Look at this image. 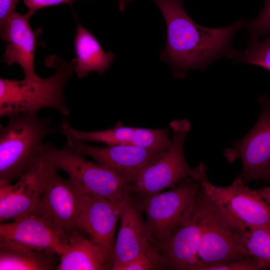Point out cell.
<instances>
[{"label": "cell", "instance_id": "cell-22", "mask_svg": "<svg viewBox=\"0 0 270 270\" xmlns=\"http://www.w3.org/2000/svg\"><path fill=\"white\" fill-rule=\"evenodd\" d=\"M245 248L265 269L270 270V229L254 227L243 231Z\"/></svg>", "mask_w": 270, "mask_h": 270}, {"label": "cell", "instance_id": "cell-6", "mask_svg": "<svg viewBox=\"0 0 270 270\" xmlns=\"http://www.w3.org/2000/svg\"><path fill=\"white\" fill-rule=\"evenodd\" d=\"M202 188V180H182L174 188L152 195H142L138 205L146 215V222L155 246L160 252L172 232L191 214Z\"/></svg>", "mask_w": 270, "mask_h": 270}, {"label": "cell", "instance_id": "cell-12", "mask_svg": "<svg viewBox=\"0 0 270 270\" xmlns=\"http://www.w3.org/2000/svg\"><path fill=\"white\" fill-rule=\"evenodd\" d=\"M0 240L60 256L70 248L66 232L38 212L12 222L0 223Z\"/></svg>", "mask_w": 270, "mask_h": 270}, {"label": "cell", "instance_id": "cell-26", "mask_svg": "<svg viewBox=\"0 0 270 270\" xmlns=\"http://www.w3.org/2000/svg\"><path fill=\"white\" fill-rule=\"evenodd\" d=\"M156 270V266L146 254H141L128 262L118 266L115 270Z\"/></svg>", "mask_w": 270, "mask_h": 270}, {"label": "cell", "instance_id": "cell-20", "mask_svg": "<svg viewBox=\"0 0 270 270\" xmlns=\"http://www.w3.org/2000/svg\"><path fill=\"white\" fill-rule=\"evenodd\" d=\"M74 46L76 56L74 72L78 78H82L92 72H104L114 59V54L111 52H106L96 38L79 23L76 26Z\"/></svg>", "mask_w": 270, "mask_h": 270}, {"label": "cell", "instance_id": "cell-15", "mask_svg": "<svg viewBox=\"0 0 270 270\" xmlns=\"http://www.w3.org/2000/svg\"><path fill=\"white\" fill-rule=\"evenodd\" d=\"M59 128L67 140L84 142H98L108 145H132L158 152L167 151L172 144L167 128H132L118 124L112 128L86 132L74 128L65 117L63 118Z\"/></svg>", "mask_w": 270, "mask_h": 270}, {"label": "cell", "instance_id": "cell-16", "mask_svg": "<svg viewBox=\"0 0 270 270\" xmlns=\"http://www.w3.org/2000/svg\"><path fill=\"white\" fill-rule=\"evenodd\" d=\"M45 163L41 161L14 183H0V222L36 212L44 188Z\"/></svg>", "mask_w": 270, "mask_h": 270}, {"label": "cell", "instance_id": "cell-19", "mask_svg": "<svg viewBox=\"0 0 270 270\" xmlns=\"http://www.w3.org/2000/svg\"><path fill=\"white\" fill-rule=\"evenodd\" d=\"M69 250L60 257L56 270H111L112 264L100 248L80 231L68 238Z\"/></svg>", "mask_w": 270, "mask_h": 270}, {"label": "cell", "instance_id": "cell-10", "mask_svg": "<svg viewBox=\"0 0 270 270\" xmlns=\"http://www.w3.org/2000/svg\"><path fill=\"white\" fill-rule=\"evenodd\" d=\"M44 162V188L36 212L49 218L69 238L72 233L79 231L77 220L88 193L70 178H62L57 170Z\"/></svg>", "mask_w": 270, "mask_h": 270}, {"label": "cell", "instance_id": "cell-13", "mask_svg": "<svg viewBox=\"0 0 270 270\" xmlns=\"http://www.w3.org/2000/svg\"><path fill=\"white\" fill-rule=\"evenodd\" d=\"M67 146L97 162L104 165L122 175L132 184L142 172L162 157L166 151L158 152L132 145L92 146L76 140H67Z\"/></svg>", "mask_w": 270, "mask_h": 270}, {"label": "cell", "instance_id": "cell-18", "mask_svg": "<svg viewBox=\"0 0 270 270\" xmlns=\"http://www.w3.org/2000/svg\"><path fill=\"white\" fill-rule=\"evenodd\" d=\"M201 231L200 215L196 202L190 217L174 229L160 252V268L196 270Z\"/></svg>", "mask_w": 270, "mask_h": 270}, {"label": "cell", "instance_id": "cell-5", "mask_svg": "<svg viewBox=\"0 0 270 270\" xmlns=\"http://www.w3.org/2000/svg\"><path fill=\"white\" fill-rule=\"evenodd\" d=\"M40 159L56 170L66 172L86 192L110 200L122 201L128 192L129 183L112 169L86 160L66 145L59 148L52 143L42 146Z\"/></svg>", "mask_w": 270, "mask_h": 270}, {"label": "cell", "instance_id": "cell-8", "mask_svg": "<svg viewBox=\"0 0 270 270\" xmlns=\"http://www.w3.org/2000/svg\"><path fill=\"white\" fill-rule=\"evenodd\" d=\"M206 196L242 230L254 227L270 229V207L256 190H252L237 176L227 186L212 184L206 174L202 180Z\"/></svg>", "mask_w": 270, "mask_h": 270}, {"label": "cell", "instance_id": "cell-29", "mask_svg": "<svg viewBox=\"0 0 270 270\" xmlns=\"http://www.w3.org/2000/svg\"><path fill=\"white\" fill-rule=\"evenodd\" d=\"M256 190L270 207V186L264 187Z\"/></svg>", "mask_w": 270, "mask_h": 270}, {"label": "cell", "instance_id": "cell-23", "mask_svg": "<svg viewBox=\"0 0 270 270\" xmlns=\"http://www.w3.org/2000/svg\"><path fill=\"white\" fill-rule=\"evenodd\" d=\"M234 58L235 62L256 64L270 72V33L261 41L248 43V48L239 52Z\"/></svg>", "mask_w": 270, "mask_h": 270}, {"label": "cell", "instance_id": "cell-27", "mask_svg": "<svg viewBox=\"0 0 270 270\" xmlns=\"http://www.w3.org/2000/svg\"><path fill=\"white\" fill-rule=\"evenodd\" d=\"M74 0H24L28 8L27 14L30 16L40 8L56 5L60 4H68L71 5Z\"/></svg>", "mask_w": 270, "mask_h": 270}, {"label": "cell", "instance_id": "cell-21", "mask_svg": "<svg viewBox=\"0 0 270 270\" xmlns=\"http://www.w3.org/2000/svg\"><path fill=\"white\" fill-rule=\"evenodd\" d=\"M60 256L46 251L28 249L0 240V270H52Z\"/></svg>", "mask_w": 270, "mask_h": 270}, {"label": "cell", "instance_id": "cell-28", "mask_svg": "<svg viewBox=\"0 0 270 270\" xmlns=\"http://www.w3.org/2000/svg\"><path fill=\"white\" fill-rule=\"evenodd\" d=\"M20 0H0V28L14 12L16 5Z\"/></svg>", "mask_w": 270, "mask_h": 270}, {"label": "cell", "instance_id": "cell-4", "mask_svg": "<svg viewBox=\"0 0 270 270\" xmlns=\"http://www.w3.org/2000/svg\"><path fill=\"white\" fill-rule=\"evenodd\" d=\"M196 203L202 224L196 270L251 256L244 244V230L223 213L202 188Z\"/></svg>", "mask_w": 270, "mask_h": 270}, {"label": "cell", "instance_id": "cell-17", "mask_svg": "<svg viewBox=\"0 0 270 270\" xmlns=\"http://www.w3.org/2000/svg\"><path fill=\"white\" fill-rule=\"evenodd\" d=\"M30 16L14 12L0 28V36L6 42L2 56L8 65L18 64L22 68L26 80L34 81L41 78L34 68V54L38 40L42 32L40 28L34 30L29 24Z\"/></svg>", "mask_w": 270, "mask_h": 270}, {"label": "cell", "instance_id": "cell-14", "mask_svg": "<svg viewBox=\"0 0 270 270\" xmlns=\"http://www.w3.org/2000/svg\"><path fill=\"white\" fill-rule=\"evenodd\" d=\"M122 205V201L110 200L88 194L76 223L78 230L86 234L88 238L100 248L112 266L114 234Z\"/></svg>", "mask_w": 270, "mask_h": 270}, {"label": "cell", "instance_id": "cell-9", "mask_svg": "<svg viewBox=\"0 0 270 270\" xmlns=\"http://www.w3.org/2000/svg\"><path fill=\"white\" fill-rule=\"evenodd\" d=\"M258 119L243 138L234 142L224 154L229 162L240 158L242 168L238 177L244 183L254 180L270 182V98H259Z\"/></svg>", "mask_w": 270, "mask_h": 270}, {"label": "cell", "instance_id": "cell-1", "mask_svg": "<svg viewBox=\"0 0 270 270\" xmlns=\"http://www.w3.org/2000/svg\"><path fill=\"white\" fill-rule=\"evenodd\" d=\"M162 12L167 28V38L160 58L170 66L176 78H182L192 70H204L222 56L235 58L239 51L232 40L246 26L243 20L225 27L210 28L198 25L186 12L183 0H152Z\"/></svg>", "mask_w": 270, "mask_h": 270}, {"label": "cell", "instance_id": "cell-2", "mask_svg": "<svg viewBox=\"0 0 270 270\" xmlns=\"http://www.w3.org/2000/svg\"><path fill=\"white\" fill-rule=\"evenodd\" d=\"M44 64L55 69L54 73L48 78L34 81L0 78L1 117L38 112L44 108L55 109L65 116H70L64 91L66 81L75 72L76 58L66 61L56 55H50Z\"/></svg>", "mask_w": 270, "mask_h": 270}, {"label": "cell", "instance_id": "cell-30", "mask_svg": "<svg viewBox=\"0 0 270 270\" xmlns=\"http://www.w3.org/2000/svg\"><path fill=\"white\" fill-rule=\"evenodd\" d=\"M133 0H118V7L121 11H123L126 5Z\"/></svg>", "mask_w": 270, "mask_h": 270}, {"label": "cell", "instance_id": "cell-24", "mask_svg": "<svg viewBox=\"0 0 270 270\" xmlns=\"http://www.w3.org/2000/svg\"><path fill=\"white\" fill-rule=\"evenodd\" d=\"M246 26L250 34L248 43L256 41L260 36L270 33V0H265L260 14L256 18L246 22Z\"/></svg>", "mask_w": 270, "mask_h": 270}, {"label": "cell", "instance_id": "cell-3", "mask_svg": "<svg viewBox=\"0 0 270 270\" xmlns=\"http://www.w3.org/2000/svg\"><path fill=\"white\" fill-rule=\"evenodd\" d=\"M51 120L38 112H25L0 125V183H14L41 161L44 138L58 132Z\"/></svg>", "mask_w": 270, "mask_h": 270}, {"label": "cell", "instance_id": "cell-25", "mask_svg": "<svg viewBox=\"0 0 270 270\" xmlns=\"http://www.w3.org/2000/svg\"><path fill=\"white\" fill-rule=\"evenodd\" d=\"M264 269L254 258L250 256L242 260L211 266L206 270H257Z\"/></svg>", "mask_w": 270, "mask_h": 270}, {"label": "cell", "instance_id": "cell-11", "mask_svg": "<svg viewBox=\"0 0 270 270\" xmlns=\"http://www.w3.org/2000/svg\"><path fill=\"white\" fill-rule=\"evenodd\" d=\"M142 210L128 192L122 200L120 226L115 240L112 270L146 254L156 266L160 268L161 254L150 236Z\"/></svg>", "mask_w": 270, "mask_h": 270}, {"label": "cell", "instance_id": "cell-7", "mask_svg": "<svg viewBox=\"0 0 270 270\" xmlns=\"http://www.w3.org/2000/svg\"><path fill=\"white\" fill-rule=\"evenodd\" d=\"M170 126L172 136L170 148L158 160L146 168L129 186L130 194H156L166 188L174 187L184 178L201 180L206 174L204 164L192 168L184 158V142L190 128V122L186 120H176L170 123Z\"/></svg>", "mask_w": 270, "mask_h": 270}]
</instances>
